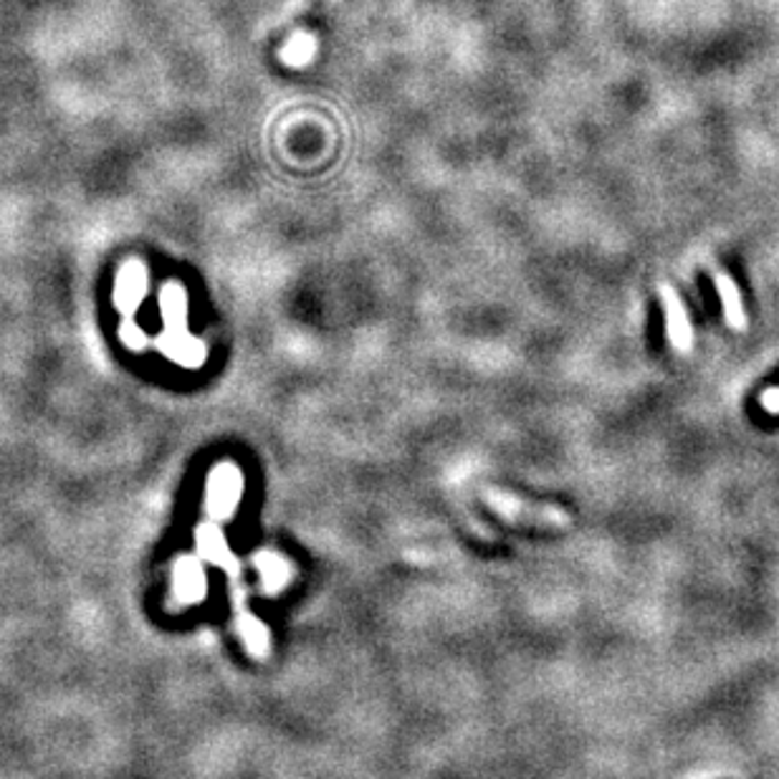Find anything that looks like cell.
Listing matches in <instances>:
<instances>
[{"mask_svg":"<svg viewBox=\"0 0 779 779\" xmlns=\"http://www.w3.org/2000/svg\"><path fill=\"white\" fill-rule=\"evenodd\" d=\"M253 562L263 577V592H267V595H276V592H281V588L292 580L294 567L276 552H259Z\"/></svg>","mask_w":779,"mask_h":779,"instance_id":"obj_9","label":"cell"},{"mask_svg":"<svg viewBox=\"0 0 779 779\" xmlns=\"http://www.w3.org/2000/svg\"><path fill=\"white\" fill-rule=\"evenodd\" d=\"M244 494V476L233 463H223L213 471V476L208 479V499L205 509L208 517L215 521L231 519L236 514V506Z\"/></svg>","mask_w":779,"mask_h":779,"instance_id":"obj_1","label":"cell"},{"mask_svg":"<svg viewBox=\"0 0 779 779\" xmlns=\"http://www.w3.org/2000/svg\"><path fill=\"white\" fill-rule=\"evenodd\" d=\"M713 286L721 296V307H724V319L727 324L736 329V332H746V311L742 294H739L736 281L727 274V271L713 269Z\"/></svg>","mask_w":779,"mask_h":779,"instance_id":"obj_6","label":"cell"},{"mask_svg":"<svg viewBox=\"0 0 779 779\" xmlns=\"http://www.w3.org/2000/svg\"><path fill=\"white\" fill-rule=\"evenodd\" d=\"M198 550H200V557L208 559V562H213V565L223 567L226 573H231V575L238 573V562L231 554L228 544H226V536H223V532L219 527L203 524L198 529Z\"/></svg>","mask_w":779,"mask_h":779,"instance_id":"obj_7","label":"cell"},{"mask_svg":"<svg viewBox=\"0 0 779 779\" xmlns=\"http://www.w3.org/2000/svg\"><path fill=\"white\" fill-rule=\"evenodd\" d=\"M208 592V580H205V569L198 559L182 557L178 565H175V598H178L182 605H196L205 598Z\"/></svg>","mask_w":779,"mask_h":779,"instance_id":"obj_5","label":"cell"},{"mask_svg":"<svg viewBox=\"0 0 779 779\" xmlns=\"http://www.w3.org/2000/svg\"><path fill=\"white\" fill-rule=\"evenodd\" d=\"M160 307H163L165 334L185 332V294L178 284H167L160 294Z\"/></svg>","mask_w":779,"mask_h":779,"instance_id":"obj_10","label":"cell"},{"mask_svg":"<svg viewBox=\"0 0 779 779\" xmlns=\"http://www.w3.org/2000/svg\"><path fill=\"white\" fill-rule=\"evenodd\" d=\"M238 633H240V638H244V642H246L248 653L256 656V658H267L269 656L271 638H269L267 625H263L259 617H253L248 613H240L238 615Z\"/></svg>","mask_w":779,"mask_h":779,"instance_id":"obj_11","label":"cell"},{"mask_svg":"<svg viewBox=\"0 0 779 779\" xmlns=\"http://www.w3.org/2000/svg\"><path fill=\"white\" fill-rule=\"evenodd\" d=\"M484 499L494 506L496 514H501L504 519L509 521H529V524H542V527H567L569 519L559 509H552V506H534L517 499V496H509L499 492V488H486Z\"/></svg>","mask_w":779,"mask_h":779,"instance_id":"obj_2","label":"cell"},{"mask_svg":"<svg viewBox=\"0 0 779 779\" xmlns=\"http://www.w3.org/2000/svg\"><path fill=\"white\" fill-rule=\"evenodd\" d=\"M160 347H163L167 357H173L175 363L185 367H198L205 359V347L188 332L163 334L160 337Z\"/></svg>","mask_w":779,"mask_h":779,"instance_id":"obj_8","label":"cell"},{"mask_svg":"<svg viewBox=\"0 0 779 779\" xmlns=\"http://www.w3.org/2000/svg\"><path fill=\"white\" fill-rule=\"evenodd\" d=\"M144 294H147V271H144L140 261H127L122 271H119L115 288V302L119 311L132 315V311L140 307Z\"/></svg>","mask_w":779,"mask_h":779,"instance_id":"obj_4","label":"cell"},{"mask_svg":"<svg viewBox=\"0 0 779 779\" xmlns=\"http://www.w3.org/2000/svg\"><path fill=\"white\" fill-rule=\"evenodd\" d=\"M661 299L665 307V327H669V340L673 350L681 352V355H688L691 347H694V329H691L686 304L671 284L661 286Z\"/></svg>","mask_w":779,"mask_h":779,"instance_id":"obj_3","label":"cell"},{"mask_svg":"<svg viewBox=\"0 0 779 779\" xmlns=\"http://www.w3.org/2000/svg\"><path fill=\"white\" fill-rule=\"evenodd\" d=\"M122 340L130 344L132 350H142L144 344H147V334L138 329V324H132V321H125L122 324Z\"/></svg>","mask_w":779,"mask_h":779,"instance_id":"obj_12","label":"cell"},{"mask_svg":"<svg viewBox=\"0 0 779 779\" xmlns=\"http://www.w3.org/2000/svg\"><path fill=\"white\" fill-rule=\"evenodd\" d=\"M762 408H765L767 413L779 415V388H769L762 392Z\"/></svg>","mask_w":779,"mask_h":779,"instance_id":"obj_13","label":"cell"}]
</instances>
